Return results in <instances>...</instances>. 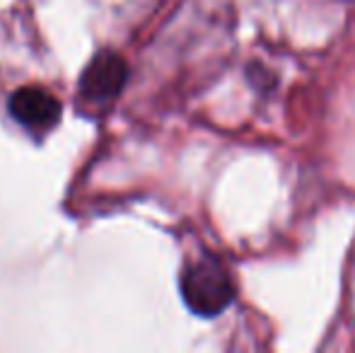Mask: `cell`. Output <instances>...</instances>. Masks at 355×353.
<instances>
[{
  "mask_svg": "<svg viewBox=\"0 0 355 353\" xmlns=\"http://www.w3.org/2000/svg\"><path fill=\"white\" fill-rule=\"evenodd\" d=\"M182 295L198 317H215L234 300V281L218 257H201L182 273Z\"/></svg>",
  "mask_w": 355,
  "mask_h": 353,
  "instance_id": "1",
  "label": "cell"
},
{
  "mask_svg": "<svg viewBox=\"0 0 355 353\" xmlns=\"http://www.w3.org/2000/svg\"><path fill=\"white\" fill-rule=\"evenodd\" d=\"M128 78V66L119 53L99 51L80 76V94L85 102L107 104L123 89Z\"/></svg>",
  "mask_w": 355,
  "mask_h": 353,
  "instance_id": "2",
  "label": "cell"
},
{
  "mask_svg": "<svg viewBox=\"0 0 355 353\" xmlns=\"http://www.w3.org/2000/svg\"><path fill=\"white\" fill-rule=\"evenodd\" d=\"M10 114L29 131H49L61 119V104L44 87H19L10 97Z\"/></svg>",
  "mask_w": 355,
  "mask_h": 353,
  "instance_id": "3",
  "label": "cell"
}]
</instances>
